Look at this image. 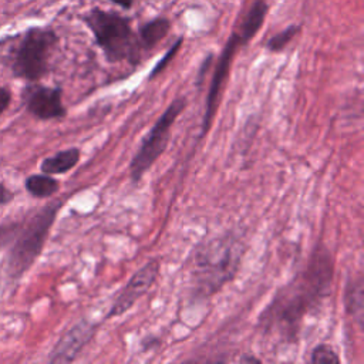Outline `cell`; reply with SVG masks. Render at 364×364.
<instances>
[{
    "mask_svg": "<svg viewBox=\"0 0 364 364\" xmlns=\"http://www.w3.org/2000/svg\"><path fill=\"white\" fill-rule=\"evenodd\" d=\"M27 111L38 119H54L65 115L63 92L57 87L31 85L24 92Z\"/></svg>",
    "mask_w": 364,
    "mask_h": 364,
    "instance_id": "ba28073f",
    "label": "cell"
},
{
    "mask_svg": "<svg viewBox=\"0 0 364 364\" xmlns=\"http://www.w3.org/2000/svg\"><path fill=\"white\" fill-rule=\"evenodd\" d=\"M185 107L186 98L176 97L144 136L142 142L139 144L136 152L129 162V175L132 182H138L165 152L171 139L172 127L176 118L185 109Z\"/></svg>",
    "mask_w": 364,
    "mask_h": 364,
    "instance_id": "5b68a950",
    "label": "cell"
},
{
    "mask_svg": "<svg viewBox=\"0 0 364 364\" xmlns=\"http://www.w3.org/2000/svg\"><path fill=\"white\" fill-rule=\"evenodd\" d=\"M82 20L109 63L128 61L138 64L139 43L128 18L114 11L92 9L82 16Z\"/></svg>",
    "mask_w": 364,
    "mask_h": 364,
    "instance_id": "277c9868",
    "label": "cell"
},
{
    "mask_svg": "<svg viewBox=\"0 0 364 364\" xmlns=\"http://www.w3.org/2000/svg\"><path fill=\"white\" fill-rule=\"evenodd\" d=\"M159 269H161V263L156 259H152L145 264H142L131 276V279L127 282L122 290L117 294L105 318L118 317L125 311H128L135 304V301L154 286V283L159 276Z\"/></svg>",
    "mask_w": 364,
    "mask_h": 364,
    "instance_id": "52a82bcc",
    "label": "cell"
},
{
    "mask_svg": "<svg viewBox=\"0 0 364 364\" xmlns=\"http://www.w3.org/2000/svg\"><path fill=\"white\" fill-rule=\"evenodd\" d=\"M57 46V36L50 28L33 27L20 40L14 58L13 74L27 81H37L48 73L50 58Z\"/></svg>",
    "mask_w": 364,
    "mask_h": 364,
    "instance_id": "8992f818",
    "label": "cell"
},
{
    "mask_svg": "<svg viewBox=\"0 0 364 364\" xmlns=\"http://www.w3.org/2000/svg\"><path fill=\"white\" fill-rule=\"evenodd\" d=\"M81 151L77 146L58 151L57 154L47 156L40 164V171L47 175H58L71 171L80 161Z\"/></svg>",
    "mask_w": 364,
    "mask_h": 364,
    "instance_id": "8fae6325",
    "label": "cell"
},
{
    "mask_svg": "<svg viewBox=\"0 0 364 364\" xmlns=\"http://www.w3.org/2000/svg\"><path fill=\"white\" fill-rule=\"evenodd\" d=\"M243 250L230 236L202 242L193 253V287L200 297H209L230 282L240 264Z\"/></svg>",
    "mask_w": 364,
    "mask_h": 364,
    "instance_id": "3957f363",
    "label": "cell"
},
{
    "mask_svg": "<svg viewBox=\"0 0 364 364\" xmlns=\"http://www.w3.org/2000/svg\"><path fill=\"white\" fill-rule=\"evenodd\" d=\"M169 27H171L169 21L166 18H159V17L144 24L139 31L142 47L152 48L154 46H156L168 34Z\"/></svg>",
    "mask_w": 364,
    "mask_h": 364,
    "instance_id": "5bb4252c",
    "label": "cell"
},
{
    "mask_svg": "<svg viewBox=\"0 0 364 364\" xmlns=\"http://www.w3.org/2000/svg\"><path fill=\"white\" fill-rule=\"evenodd\" d=\"M242 361H259V360L253 358V357H246V358H242Z\"/></svg>",
    "mask_w": 364,
    "mask_h": 364,
    "instance_id": "44dd1931",
    "label": "cell"
},
{
    "mask_svg": "<svg viewBox=\"0 0 364 364\" xmlns=\"http://www.w3.org/2000/svg\"><path fill=\"white\" fill-rule=\"evenodd\" d=\"M267 14V3L266 0H255L250 6L249 11L245 14L242 21L239 23V30H236L246 43L255 37V34L262 27L264 17Z\"/></svg>",
    "mask_w": 364,
    "mask_h": 364,
    "instance_id": "7c38bea8",
    "label": "cell"
},
{
    "mask_svg": "<svg viewBox=\"0 0 364 364\" xmlns=\"http://www.w3.org/2000/svg\"><path fill=\"white\" fill-rule=\"evenodd\" d=\"M111 1L115 3V4H119L124 9H129L132 6V3H134V0H111Z\"/></svg>",
    "mask_w": 364,
    "mask_h": 364,
    "instance_id": "ffe728a7",
    "label": "cell"
},
{
    "mask_svg": "<svg viewBox=\"0 0 364 364\" xmlns=\"http://www.w3.org/2000/svg\"><path fill=\"white\" fill-rule=\"evenodd\" d=\"M13 198H14V193L4 183L0 182V206L7 205Z\"/></svg>",
    "mask_w": 364,
    "mask_h": 364,
    "instance_id": "d6986e66",
    "label": "cell"
},
{
    "mask_svg": "<svg viewBox=\"0 0 364 364\" xmlns=\"http://www.w3.org/2000/svg\"><path fill=\"white\" fill-rule=\"evenodd\" d=\"M310 363L320 364V363H327V364H338L340 363V355L334 350L333 346L327 343L317 344L311 351H310Z\"/></svg>",
    "mask_w": 364,
    "mask_h": 364,
    "instance_id": "9a60e30c",
    "label": "cell"
},
{
    "mask_svg": "<svg viewBox=\"0 0 364 364\" xmlns=\"http://www.w3.org/2000/svg\"><path fill=\"white\" fill-rule=\"evenodd\" d=\"M61 205L53 200L21 220L0 225V247L10 246L7 272L11 277L23 276L40 256Z\"/></svg>",
    "mask_w": 364,
    "mask_h": 364,
    "instance_id": "7a4b0ae2",
    "label": "cell"
},
{
    "mask_svg": "<svg viewBox=\"0 0 364 364\" xmlns=\"http://www.w3.org/2000/svg\"><path fill=\"white\" fill-rule=\"evenodd\" d=\"M10 101H11V92L9 91V88L0 87V114H3L7 109Z\"/></svg>",
    "mask_w": 364,
    "mask_h": 364,
    "instance_id": "ac0fdd59",
    "label": "cell"
},
{
    "mask_svg": "<svg viewBox=\"0 0 364 364\" xmlns=\"http://www.w3.org/2000/svg\"><path fill=\"white\" fill-rule=\"evenodd\" d=\"M26 191L34 198H50L60 189V182L47 173L30 175L24 182Z\"/></svg>",
    "mask_w": 364,
    "mask_h": 364,
    "instance_id": "4fadbf2b",
    "label": "cell"
},
{
    "mask_svg": "<svg viewBox=\"0 0 364 364\" xmlns=\"http://www.w3.org/2000/svg\"><path fill=\"white\" fill-rule=\"evenodd\" d=\"M297 31H299V26H289L287 28L274 34L273 37L269 38V41L266 44L267 50L273 51V53L282 51L293 40V37L297 34Z\"/></svg>",
    "mask_w": 364,
    "mask_h": 364,
    "instance_id": "2e32d148",
    "label": "cell"
},
{
    "mask_svg": "<svg viewBox=\"0 0 364 364\" xmlns=\"http://www.w3.org/2000/svg\"><path fill=\"white\" fill-rule=\"evenodd\" d=\"M97 331V324L87 320H81L70 327L55 343L50 353L48 361L51 363H71L74 361L82 348L91 341Z\"/></svg>",
    "mask_w": 364,
    "mask_h": 364,
    "instance_id": "9c48e42d",
    "label": "cell"
},
{
    "mask_svg": "<svg viewBox=\"0 0 364 364\" xmlns=\"http://www.w3.org/2000/svg\"><path fill=\"white\" fill-rule=\"evenodd\" d=\"M334 262L330 250L318 245L306 266L284 284L259 316L260 330L283 343L297 341L307 314L316 310L330 294Z\"/></svg>",
    "mask_w": 364,
    "mask_h": 364,
    "instance_id": "6da1fadb",
    "label": "cell"
},
{
    "mask_svg": "<svg viewBox=\"0 0 364 364\" xmlns=\"http://www.w3.org/2000/svg\"><path fill=\"white\" fill-rule=\"evenodd\" d=\"M181 44H182V38H179L169 50H168V53L161 58V61L154 67V70L151 71V75H149V80H152L155 75H158L165 67H166V64L173 58V55L176 54V51L179 50V47H181Z\"/></svg>",
    "mask_w": 364,
    "mask_h": 364,
    "instance_id": "e0dca14e",
    "label": "cell"
},
{
    "mask_svg": "<svg viewBox=\"0 0 364 364\" xmlns=\"http://www.w3.org/2000/svg\"><path fill=\"white\" fill-rule=\"evenodd\" d=\"M363 274L357 273V276H353L348 279L344 290V307L347 314L358 324V327H363V310H364V291H363Z\"/></svg>",
    "mask_w": 364,
    "mask_h": 364,
    "instance_id": "30bf717a",
    "label": "cell"
}]
</instances>
